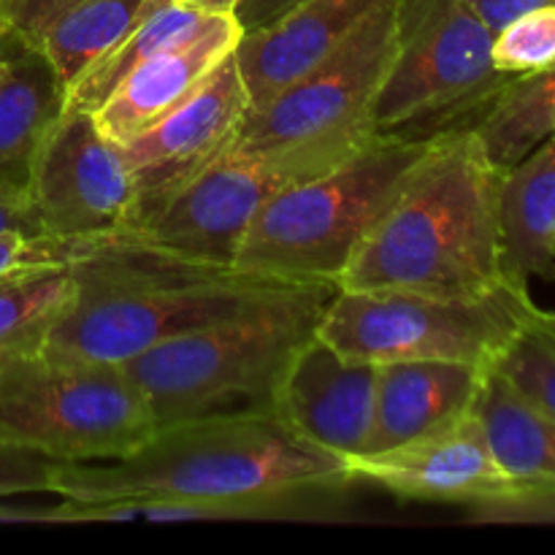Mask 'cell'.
Masks as SVG:
<instances>
[{"label":"cell","instance_id":"1","mask_svg":"<svg viewBox=\"0 0 555 555\" xmlns=\"http://www.w3.org/2000/svg\"><path fill=\"white\" fill-rule=\"evenodd\" d=\"M356 486L347 461L298 437L274 412H222L160 426L135 453L54 464L52 493L70 502L182 499L274 518Z\"/></svg>","mask_w":555,"mask_h":555},{"label":"cell","instance_id":"2","mask_svg":"<svg viewBox=\"0 0 555 555\" xmlns=\"http://www.w3.org/2000/svg\"><path fill=\"white\" fill-rule=\"evenodd\" d=\"M502 177L475 125L428 139L404 188L341 271L336 291L461 296L504 285L509 276L499 217Z\"/></svg>","mask_w":555,"mask_h":555},{"label":"cell","instance_id":"3","mask_svg":"<svg viewBox=\"0 0 555 555\" xmlns=\"http://www.w3.org/2000/svg\"><path fill=\"white\" fill-rule=\"evenodd\" d=\"M65 244L76 298L41 352L74 361L125 366L171 336L204 328L296 287L236 266L155 253L117 233Z\"/></svg>","mask_w":555,"mask_h":555},{"label":"cell","instance_id":"4","mask_svg":"<svg viewBox=\"0 0 555 555\" xmlns=\"http://www.w3.org/2000/svg\"><path fill=\"white\" fill-rule=\"evenodd\" d=\"M334 293V285H296L125 363L157 428L222 412H274L276 388L296 352L318 334Z\"/></svg>","mask_w":555,"mask_h":555},{"label":"cell","instance_id":"5","mask_svg":"<svg viewBox=\"0 0 555 555\" xmlns=\"http://www.w3.org/2000/svg\"><path fill=\"white\" fill-rule=\"evenodd\" d=\"M428 141L374 135L328 171L291 184L255 217L233 266L291 285H334Z\"/></svg>","mask_w":555,"mask_h":555},{"label":"cell","instance_id":"6","mask_svg":"<svg viewBox=\"0 0 555 555\" xmlns=\"http://www.w3.org/2000/svg\"><path fill=\"white\" fill-rule=\"evenodd\" d=\"M157 421L119 363L30 352L0 361V442L54 464H101L135 453Z\"/></svg>","mask_w":555,"mask_h":555},{"label":"cell","instance_id":"7","mask_svg":"<svg viewBox=\"0 0 555 555\" xmlns=\"http://www.w3.org/2000/svg\"><path fill=\"white\" fill-rule=\"evenodd\" d=\"M545 309L529 285L507 280L486 293L336 291L320 320V339L366 363L453 361L493 369Z\"/></svg>","mask_w":555,"mask_h":555},{"label":"cell","instance_id":"8","mask_svg":"<svg viewBox=\"0 0 555 555\" xmlns=\"http://www.w3.org/2000/svg\"><path fill=\"white\" fill-rule=\"evenodd\" d=\"M491 43L469 0H399V49L374 101V133L428 141L477 125L515 79L493 65Z\"/></svg>","mask_w":555,"mask_h":555},{"label":"cell","instance_id":"9","mask_svg":"<svg viewBox=\"0 0 555 555\" xmlns=\"http://www.w3.org/2000/svg\"><path fill=\"white\" fill-rule=\"evenodd\" d=\"M372 139H320L287 146H238L233 141L160 209L117 236L195 263L233 266L244 233L274 195L328 171Z\"/></svg>","mask_w":555,"mask_h":555},{"label":"cell","instance_id":"10","mask_svg":"<svg viewBox=\"0 0 555 555\" xmlns=\"http://www.w3.org/2000/svg\"><path fill=\"white\" fill-rule=\"evenodd\" d=\"M396 49L399 0H388L323 63L263 106L249 108L236 144L287 146L377 135L372 128L374 101L393 68Z\"/></svg>","mask_w":555,"mask_h":555},{"label":"cell","instance_id":"11","mask_svg":"<svg viewBox=\"0 0 555 555\" xmlns=\"http://www.w3.org/2000/svg\"><path fill=\"white\" fill-rule=\"evenodd\" d=\"M27 195L43 236L90 242L122 231L133 215V177L122 150L90 112L65 108L33 160Z\"/></svg>","mask_w":555,"mask_h":555},{"label":"cell","instance_id":"12","mask_svg":"<svg viewBox=\"0 0 555 555\" xmlns=\"http://www.w3.org/2000/svg\"><path fill=\"white\" fill-rule=\"evenodd\" d=\"M347 469L352 482L412 502L472 504L486 513L534 502L529 488L502 469L475 410L404 444L356 455Z\"/></svg>","mask_w":555,"mask_h":555},{"label":"cell","instance_id":"13","mask_svg":"<svg viewBox=\"0 0 555 555\" xmlns=\"http://www.w3.org/2000/svg\"><path fill=\"white\" fill-rule=\"evenodd\" d=\"M249 114V95L236 52L171 114L119 144L133 177V215L128 225L160 209L238 139ZM125 225V228H128Z\"/></svg>","mask_w":555,"mask_h":555},{"label":"cell","instance_id":"14","mask_svg":"<svg viewBox=\"0 0 555 555\" xmlns=\"http://www.w3.org/2000/svg\"><path fill=\"white\" fill-rule=\"evenodd\" d=\"M374 393L377 363L341 356L314 334L276 388L274 415L314 448L350 461L372 437Z\"/></svg>","mask_w":555,"mask_h":555},{"label":"cell","instance_id":"15","mask_svg":"<svg viewBox=\"0 0 555 555\" xmlns=\"http://www.w3.org/2000/svg\"><path fill=\"white\" fill-rule=\"evenodd\" d=\"M244 36L236 14H215L195 36L160 49L135 65L112 95L92 112V119L114 144H128L182 106L222 60L236 52Z\"/></svg>","mask_w":555,"mask_h":555},{"label":"cell","instance_id":"16","mask_svg":"<svg viewBox=\"0 0 555 555\" xmlns=\"http://www.w3.org/2000/svg\"><path fill=\"white\" fill-rule=\"evenodd\" d=\"M383 3L388 0H298L266 25L244 33L236 63L249 108L263 106L323 63Z\"/></svg>","mask_w":555,"mask_h":555},{"label":"cell","instance_id":"17","mask_svg":"<svg viewBox=\"0 0 555 555\" xmlns=\"http://www.w3.org/2000/svg\"><path fill=\"white\" fill-rule=\"evenodd\" d=\"M488 372L453 361L379 363L374 426L363 453L396 448L469 415Z\"/></svg>","mask_w":555,"mask_h":555},{"label":"cell","instance_id":"18","mask_svg":"<svg viewBox=\"0 0 555 555\" xmlns=\"http://www.w3.org/2000/svg\"><path fill=\"white\" fill-rule=\"evenodd\" d=\"M150 0H0V30L43 54L65 85L125 36Z\"/></svg>","mask_w":555,"mask_h":555},{"label":"cell","instance_id":"19","mask_svg":"<svg viewBox=\"0 0 555 555\" xmlns=\"http://www.w3.org/2000/svg\"><path fill=\"white\" fill-rule=\"evenodd\" d=\"M68 108V85L43 54L5 33L0 70V188L25 190L43 139Z\"/></svg>","mask_w":555,"mask_h":555},{"label":"cell","instance_id":"20","mask_svg":"<svg viewBox=\"0 0 555 555\" xmlns=\"http://www.w3.org/2000/svg\"><path fill=\"white\" fill-rule=\"evenodd\" d=\"M499 217L509 280H555V130L504 171Z\"/></svg>","mask_w":555,"mask_h":555},{"label":"cell","instance_id":"21","mask_svg":"<svg viewBox=\"0 0 555 555\" xmlns=\"http://www.w3.org/2000/svg\"><path fill=\"white\" fill-rule=\"evenodd\" d=\"M475 415L502 469L531 491V504L555 499V417L531 404L493 369L475 401Z\"/></svg>","mask_w":555,"mask_h":555},{"label":"cell","instance_id":"22","mask_svg":"<svg viewBox=\"0 0 555 555\" xmlns=\"http://www.w3.org/2000/svg\"><path fill=\"white\" fill-rule=\"evenodd\" d=\"M211 16H215L211 11L173 3V0H150L141 20L70 81L68 108L92 114L135 65L160 49L195 36Z\"/></svg>","mask_w":555,"mask_h":555},{"label":"cell","instance_id":"23","mask_svg":"<svg viewBox=\"0 0 555 555\" xmlns=\"http://www.w3.org/2000/svg\"><path fill=\"white\" fill-rule=\"evenodd\" d=\"M74 298L68 263L30 266L0 276V361L41 350Z\"/></svg>","mask_w":555,"mask_h":555},{"label":"cell","instance_id":"24","mask_svg":"<svg viewBox=\"0 0 555 555\" xmlns=\"http://www.w3.org/2000/svg\"><path fill=\"white\" fill-rule=\"evenodd\" d=\"M475 130L502 171L524 160L555 130V65L515 76L477 119Z\"/></svg>","mask_w":555,"mask_h":555},{"label":"cell","instance_id":"25","mask_svg":"<svg viewBox=\"0 0 555 555\" xmlns=\"http://www.w3.org/2000/svg\"><path fill=\"white\" fill-rule=\"evenodd\" d=\"M493 372L502 374L520 396L555 417V312H542L502 352Z\"/></svg>","mask_w":555,"mask_h":555},{"label":"cell","instance_id":"26","mask_svg":"<svg viewBox=\"0 0 555 555\" xmlns=\"http://www.w3.org/2000/svg\"><path fill=\"white\" fill-rule=\"evenodd\" d=\"M493 65L502 74L524 76L555 65V5L520 14L493 36Z\"/></svg>","mask_w":555,"mask_h":555},{"label":"cell","instance_id":"27","mask_svg":"<svg viewBox=\"0 0 555 555\" xmlns=\"http://www.w3.org/2000/svg\"><path fill=\"white\" fill-rule=\"evenodd\" d=\"M54 461L0 442V499L52 493Z\"/></svg>","mask_w":555,"mask_h":555},{"label":"cell","instance_id":"28","mask_svg":"<svg viewBox=\"0 0 555 555\" xmlns=\"http://www.w3.org/2000/svg\"><path fill=\"white\" fill-rule=\"evenodd\" d=\"M65 242L52 236H27V233H0V276L14 274L30 266L65 263Z\"/></svg>","mask_w":555,"mask_h":555},{"label":"cell","instance_id":"29","mask_svg":"<svg viewBox=\"0 0 555 555\" xmlns=\"http://www.w3.org/2000/svg\"><path fill=\"white\" fill-rule=\"evenodd\" d=\"M0 233H27V236H43L41 222L30 204L25 190L0 188Z\"/></svg>","mask_w":555,"mask_h":555},{"label":"cell","instance_id":"30","mask_svg":"<svg viewBox=\"0 0 555 555\" xmlns=\"http://www.w3.org/2000/svg\"><path fill=\"white\" fill-rule=\"evenodd\" d=\"M475 14L486 22L488 30L496 36L504 25L518 20L520 14H529L534 9H545V5H555V0H469Z\"/></svg>","mask_w":555,"mask_h":555},{"label":"cell","instance_id":"31","mask_svg":"<svg viewBox=\"0 0 555 555\" xmlns=\"http://www.w3.org/2000/svg\"><path fill=\"white\" fill-rule=\"evenodd\" d=\"M296 3L298 0H242L236 9V20L242 22L244 33H247L266 25V22H271L274 16H280L282 11H287Z\"/></svg>","mask_w":555,"mask_h":555},{"label":"cell","instance_id":"32","mask_svg":"<svg viewBox=\"0 0 555 555\" xmlns=\"http://www.w3.org/2000/svg\"><path fill=\"white\" fill-rule=\"evenodd\" d=\"M173 3L193 5V9L211 11V14H236V9L242 0H173Z\"/></svg>","mask_w":555,"mask_h":555},{"label":"cell","instance_id":"33","mask_svg":"<svg viewBox=\"0 0 555 555\" xmlns=\"http://www.w3.org/2000/svg\"><path fill=\"white\" fill-rule=\"evenodd\" d=\"M5 65V33L0 30V70H3Z\"/></svg>","mask_w":555,"mask_h":555}]
</instances>
